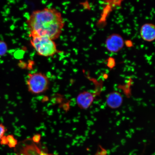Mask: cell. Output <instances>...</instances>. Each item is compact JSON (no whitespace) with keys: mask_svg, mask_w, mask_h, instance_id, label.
I'll return each instance as SVG.
<instances>
[{"mask_svg":"<svg viewBox=\"0 0 155 155\" xmlns=\"http://www.w3.org/2000/svg\"><path fill=\"white\" fill-rule=\"evenodd\" d=\"M26 22L30 37H42L53 40L59 38L65 24L61 13L48 7L33 11Z\"/></svg>","mask_w":155,"mask_h":155,"instance_id":"1","label":"cell"},{"mask_svg":"<svg viewBox=\"0 0 155 155\" xmlns=\"http://www.w3.org/2000/svg\"><path fill=\"white\" fill-rule=\"evenodd\" d=\"M26 84L29 92L33 94L38 95L47 91L50 82L48 77L44 73L35 72L28 74Z\"/></svg>","mask_w":155,"mask_h":155,"instance_id":"2","label":"cell"},{"mask_svg":"<svg viewBox=\"0 0 155 155\" xmlns=\"http://www.w3.org/2000/svg\"><path fill=\"white\" fill-rule=\"evenodd\" d=\"M30 43L38 55L44 57H52L59 53L54 41L42 37L31 38Z\"/></svg>","mask_w":155,"mask_h":155,"instance_id":"3","label":"cell"},{"mask_svg":"<svg viewBox=\"0 0 155 155\" xmlns=\"http://www.w3.org/2000/svg\"><path fill=\"white\" fill-rule=\"evenodd\" d=\"M124 44V39L119 34L110 35L106 39V47L108 51L111 53H117L123 48Z\"/></svg>","mask_w":155,"mask_h":155,"instance_id":"4","label":"cell"},{"mask_svg":"<svg viewBox=\"0 0 155 155\" xmlns=\"http://www.w3.org/2000/svg\"><path fill=\"white\" fill-rule=\"evenodd\" d=\"M95 93L84 91L78 94L76 98V103L78 107L83 110H86L92 105L96 96Z\"/></svg>","mask_w":155,"mask_h":155,"instance_id":"5","label":"cell"},{"mask_svg":"<svg viewBox=\"0 0 155 155\" xmlns=\"http://www.w3.org/2000/svg\"><path fill=\"white\" fill-rule=\"evenodd\" d=\"M123 101V97L120 93L117 91L110 93L107 97V105L112 109H117L120 107Z\"/></svg>","mask_w":155,"mask_h":155,"instance_id":"6","label":"cell"},{"mask_svg":"<svg viewBox=\"0 0 155 155\" xmlns=\"http://www.w3.org/2000/svg\"><path fill=\"white\" fill-rule=\"evenodd\" d=\"M141 38L145 41L151 42L155 38V27L152 24H146L143 25L140 29Z\"/></svg>","mask_w":155,"mask_h":155,"instance_id":"7","label":"cell"},{"mask_svg":"<svg viewBox=\"0 0 155 155\" xmlns=\"http://www.w3.org/2000/svg\"><path fill=\"white\" fill-rule=\"evenodd\" d=\"M9 148H15L18 145V141L12 135H9L6 136Z\"/></svg>","mask_w":155,"mask_h":155,"instance_id":"8","label":"cell"},{"mask_svg":"<svg viewBox=\"0 0 155 155\" xmlns=\"http://www.w3.org/2000/svg\"><path fill=\"white\" fill-rule=\"evenodd\" d=\"M7 45L5 42L0 40V56L5 55L7 53Z\"/></svg>","mask_w":155,"mask_h":155,"instance_id":"9","label":"cell"},{"mask_svg":"<svg viewBox=\"0 0 155 155\" xmlns=\"http://www.w3.org/2000/svg\"><path fill=\"white\" fill-rule=\"evenodd\" d=\"M41 136L40 134H36L32 137V140L35 144H38L41 140Z\"/></svg>","mask_w":155,"mask_h":155,"instance_id":"10","label":"cell"},{"mask_svg":"<svg viewBox=\"0 0 155 155\" xmlns=\"http://www.w3.org/2000/svg\"><path fill=\"white\" fill-rule=\"evenodd\" d=\"M7 129L3 124L0 123V140L3 136H4Z\"/></svg>","mask_w":155,"mask_h":155,"instance_id":"11","label":"cell"},{"mask_svg":"<svg viewBox=\"0 0 155 155\" xmlns=\"http://www.w3.org/2000/svg\"><path fill=\"white\" fill-rule=\"evenodd\" d=\"M0 144L1 145H7L8 142L6 136H4L2 137L1 140H0Z\"/></svg>","mask_w":155,"mask_h":155,"instance_id":"12","label":"cell"}]
</instances>
